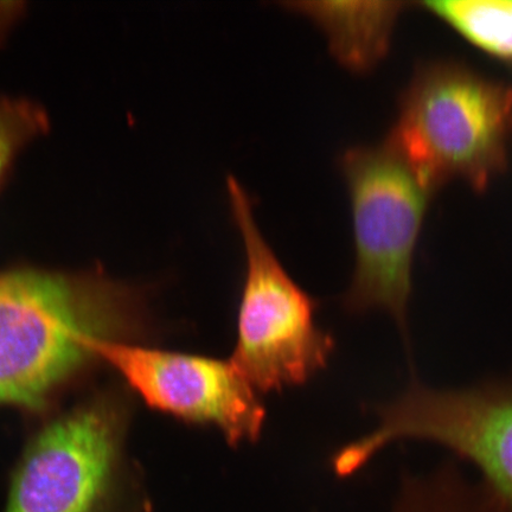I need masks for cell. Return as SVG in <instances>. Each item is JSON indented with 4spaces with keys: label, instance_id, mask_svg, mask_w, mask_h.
<instances>
[{
    "label": "cell",
    "instance_id": "9",
    "mask_svg": "<svg viewBox=\"0 0 512 512\" xmlns=\"http://www.w3.org/2000/svg\"><path fill=\"white\" fill-rule=\"evenodd\" d=\"M414 5L491 59L512 68V0H425Z\"/></svg>",
    "mask_w": 512,
    "mask_h": 512
},
{
    "label": "cell",
    "instance_id": "2",
    "mask_svg": "<svg viewBox=\"0 0 512 512\" xmlns=\"http://www.w3.org/2000/svg\"><path fill=\"white\" fill-rule=\"evenodd\" d=\"M386 140L433 197L453 181L484 192L508 169L512 86L456 60L421 63Z\"/></svg>",
    "mask_w": 512,
    "mask_h": 512
},
{
    "label": "cell",
    "instance_id": "3",
    "mask_svg": "<svg viewBox=\"0 0 512 512\" xmlns=\"http://www.w3.org/2000/svg\"><path fill=\"white\" fill-rule=\"evenodd\" d=\"M356 262L342 305L350 315L387 313L411 351L413 264L433 196L387 140L343 153Z\"/></svg>",
    "mask_w": 512,
    "mask_h": 512
},
{
    "label": "cell",
    "instance_id": "5",
    "mask_svg": "<svg viewBox=\"0 0 512 512\" xmlns=\"http://www.w3.org/2000/svg\"><path fill=\"white\" fill-rule=\"evenodd\" d=\"M227 189L246 259L230 360L259 393L303 386L328 366L335 339L319 328L315 298L292 279L262 235L248 192L233 176Z\"/></svg>",
    "mask_w": 512,
    "mask_h": 512
},
{
    "label": "cell",
    "instance_id": "10",
    "mask_svg": "<svg viewBox=\"0 0 512 512\" xmlns=\"http://www.w3.org/2000/svg\"><path fill=\"white\" fill-rule=\"evenodd\" d=\"M49 115L37 102L0 95V188L25 146L49 130Z\"/></svg>",
    "mask_w": 512,
    "mask_h": 512
},
{
    "label": "cell",
    "instance_id": "4",
    "mask_svg": "<svg viewBox=\"0 0 512 512\" xmlns=\"http://www.w3.org/2000/svg\"><path fill=\"white\" fill-rule=\"evenodd\" d=\"M125 402L105 398L57 418L12 471L4 512H152L128 471Z\"/></svg>",
    "mask_w": 512,
    "mask_h": 512
},
{
    "label": "cell",
    "instance_id": "6",
    "mask_svg": "<svg viewBox=\"0 0 512 512\" xmlns=\"http://www.w3.org/2000/svg\"><path fill=\"white\" fill-rule=\"evenodd\" d=\"M374 413V430L332 458L338 476L354 475L384 447L424 441L475 465L492 494L512 510V373L463 388L431 387L413 374Z\"/></svg>",
    "mask_w": 512,
    "mask_h": 512
},
{
    "label": "cell",
    "instance_id": "1",
    "mask_svg": "<svg viewBox=\"0 0 512 512\" xmlns=\"http://www.w3.org/2000/svg\"><path fill=\"white\" fill-rule=\"evenodd\" d=\"M144 293L95 273H0V406L38 409L92 360L100 339L145 337Z\"/></svg>",
    "mask_w": 512,
    "mask_h": 512
},
{
    "label": "cell",
    "instance_id": "8",
    "mask_svg": "<svg viewBox=\"0 0 512 512\" xmlns=\"http://www.w3.org/2000/svg\"><path fill=\"white\" fill-rule=\"evenodd\" d=\"M407 2H286L328 37L332 55L352 72L368 73L386 59Z\"/></svg>",
    "mask_w": 512,
    "mask_h": 512
},
{
    "label": "cell",
    "instance_id": "7",
    "mask_svg": "<svg viewBox=\"0 0 512 512\" xmlns=\"http://www.w3.org/2000/svg\"><path fill=\"white\" fill-rule=\"evenodd\" d=\"M93 349L153 411L215 427L229 446L260 438L266 408L232 360L115 339H100Z\"/></svg>",
    "mask_w": 512,
    "mask_h": 512
}]
</instances>
